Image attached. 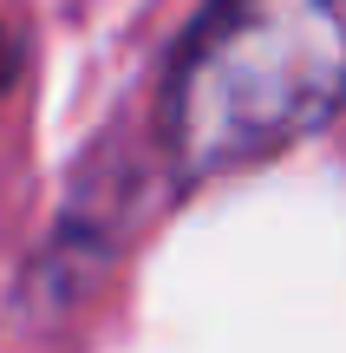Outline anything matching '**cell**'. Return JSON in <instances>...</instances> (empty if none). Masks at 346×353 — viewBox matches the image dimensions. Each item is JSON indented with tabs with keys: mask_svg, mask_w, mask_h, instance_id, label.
Returning <instances> with one entry per match:
<instances>
[{
	"mask_svg": "<svg viewBox=\"0 0 346 353\" xmlns=\"http://www.w3.org/2000/svg\"><path fill=\"white\" fill-rule=\"evenodd\" d=\"M346 105V0H216L177 46L164 138L183 176L288 151Z\"/></svg>",
	"mask_w": 346,
	"mask_h": 353,
	"instance_id": "6da1fadb",
	"label": "cell"
}]
</instances>
